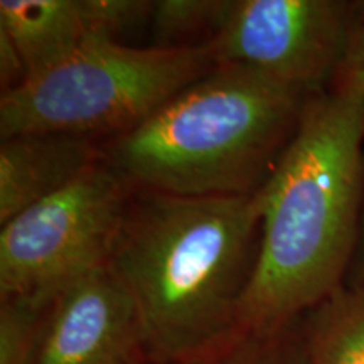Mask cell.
Wrapping results in <instances>:
<instances>
[{"mask_svg": "<svg viewBox=\"0 0 364 364\" xmlns=\"http://www.w3.org/2000/svg\"><path fill=\"white\" fill-rule=\"evenodd\" d=\"M364 97L322 93L258 189L260 243L243 332L292 324L346 287L364 203Z\"/></svg>", "mask_w": 364, "mask_h": 364, "instance_id": "2", "label": "cell"}, {"mask_svg": "<svg viewBox=\"0 0 364 364\" xmlns=\"http://www.w3.org/2000/svg\"><path fill=\"white\" fill-rule=\"evenodd\" d=\"M208 48H132L90 38L51 70L0 98V139L66 134L102 142L125 134L215 68Z\"/></svg>", "mask_w": 364, "mask_h": 364, "instance_id": "4", "label": "cell"}, {"mask_svg": "<svg viewBox=\"0 0 364 364\" xmlns=\"http://www.w3.org/2000/svg\"><path fill=\"white\" fill-rule=\"evenodd\" d=\"M226 0H157L150 24L157 48H181L196 34H213Z\"/></svg>", "mask_w": 364, "mask_h": 364, "instance_id": "12", "label": "cell"}, {"mask_svg": "<svg viewBox=\"0 0 364 364\" xmlns=\"http://www.w3.org/2000/svg\"><path fill=\"white\" fill-rule=\"evenodd\" d=\"M329 93L364 97V26L354 34L351 46L332 78Z\"/></svg>", "mask_w": 364, "mask_h": 364, "instance_id": "15", "label": "cell"}, {"mask_svg": "<svg viewBox=\"0 0 364 364\" xmlns=\"http://www.w3.org/2000/svg\"><path fill=\"white\" fill-rule=\"evenodd\" d=\"M302 317L279 331L243 332L215 353L172 364H309Z\"/></svg>", "mask_w": 364, "mask_h": 364, "instance_id": "11", "label": "cell"}, {"mask_svg": "<svg viewBox=\"0 0 364 364\" xmlns=\"http://www.w3.org/2000/svg\"><path fill=\"white\" fill-rule=\"evenodd\" d=\"M260 226L258 189L243 196L132 189L107 267L134 302L147 364L206 356L243 334L240 311Z\"/></svg>", "mask_w": 364, "mask_h": 364, "instance_id": "1", "label": "cell"}, {"mask_svg": "<svg viewBox=\"0 0 364 364\" xmlns=\"http://www.w3.org/2000/svg\"><path fill=\"white\" fill-rule=\"evenodd\" d=\"M346 287H351V289L364 287V203H363L361 226H359L356 252H354L351 267H349L348 277H346Z\"/></svg>", "mask_w": 364, "mask_h": 364, "instance_id": "17", "label": "cell"}, {"mask_svg": "<svg viewBox=\"0 0 364 364\" xmlns=\"http://www.w3.org/2000/svg\"><path fill=\"white\" fill-rule=\"evenodd\" d=\"M27 80V70L12 39L0 29V81L2 93L16 90Z\"/></svg>", "mask_w": 364, "mask_h": 364, "instance_id": "16", "label": "cell"}, {"mask_svg": "<svg viewBox=\"0 0 364 364\" xmlns=\"http://www.w3.org/2000/svg\"><path fill=\"white\" fill-rule=\"evenodd\" d=\"M132 188L100 161L0 231V300L44 309L65 287L107 263Z\"/></svg>", "mask_w": 364, "mask_h": 364, "instance_id": "5", "label": "cell"}, {"mask_svg": "<svg viewBox=\"0 0 364 364\" xmlns=\"http://www.w3.org/2000/svg\"><path fill=\"white\" fill-rule=\"evenodd\" d=\"M90 38L115 39L118 34L150 21L154 2L147 0H81ZM117 41V39H115Z\"/></svg>", "mask_w": 364, "mask_h": 364, "instance_id": "14", "label": "cell"}, {"mask_svg": "<svg viewBox=\"0 0 364 364\" xmlns=\"http://www.w3.org/2000/svg\"><path fill=\"white\" fill-rule=\"evenodd\" d=\"M0 29L16 44L27 78L58 66L90 39L81 0H2Z\"/></svg>", "mask_w": 364, "mask_h": 364, "instance_id": "9", "label": "cell"}, {"mask_svg": "<svg viewBox=\"0 0 364 364\" xmlns=\"http://www.w3.org/2000/svg\"><path fill=\"white\" fill-rule=\"evenodd\" d=\"M103 159L102 142L66 134H24L0 144V223L68 188Z\"/></svg>", "mask_w": 364, "mask_h": 364, "instance_id": "8", "label": "cell"}, {"mask_svg": "<svg viewBox=\"0 0 364 364\" xmlns=\"http://www.w3.org/2000/svg\"><path fill=\"white\" fill-rule=\"evenodd\" d=\"M44 309L0 300V364H34Z\"/></svg>", "mask_w": 364, "mask_h": 364, "instance_id": "13", "label": "cell"}, {"mask_svg": "<svg viewBox=\"0 0 364 364\" xmlns=\"http://www.w3.org/2000/svg\"><path fill=\"white\" fill-rule=\"evenodd\" d=\"M364 2L226 0L203 41L215 65H243L306 97L327 93L354 34Z\"/></svg>", "mask_w": 364, "mask_h": 364, "instance_id": "6", "label": "cell"}, {"mask_svg": "<svg viewBox=\"0 0 364 364\" xmlns=\"http://www.w3.org/2000/svg\"><path fill=\"white\" fill-rule=\"evenodd\" d=\"M311 97L243 65H216L125 134L103 161L132 189L243 196L267 181Z\"/></svg>", "mask_w": 364, "mask_h": 364, "instance_id": "3", "label": "cell"}, {"mask_svg": "<svg viewBox=\"0 0 364 364\" xmlns=\"http://www.w3.org/2000/svg\"><path fill=\"white\" fill-rule=\"evenodd\" d=\"M34 364H147L134 302L107 263L46 306Z\"/></svg>", "mask_w": 364, "mask_h": 364, "instance_id": "7", "label": "cell"}, {"mask_svg": "<svg viewBox=\"0 0 364 364\" xmlns=\"http://www.w3.org/2000/svg\"><path fill=\"white\" fill-rule=\"evenodd\" d=\"M309 364H364V287H343L302 317Z\"/></svg>", "mask_w": 364, "mask_h": 364, "instance_id": "10", "label": "cell"}]
</instances>
